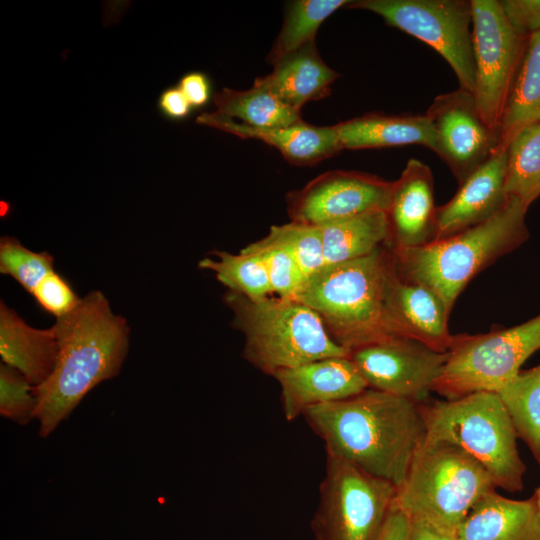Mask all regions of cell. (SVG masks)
Masks as SVG:
<instances>
[{
    "label": "cell",
    "mask_w": 540,
    "mask_h": 540,
    "mask_svg": "<svg viewBox=\"0 0 540 540\" xmlns=\"http://www.w3.org/2000/svg\"><path fill=\"white\" fill-rule=\"evenodd\" d=\"M349 357L368 388L423 403L433 392L448 352L396 337L354 349Z\"/></svg>",
    "instance_id": "obj_12"
},
{
    "label": "cell",
    "mask_w": 540,
    "mask_h": 540,
    "mask_svg": "<svg viewBox=\"0 0 540 540\" xmlns=\"http://www.w3.org/2000/svg\"><path fill=\"white\" fill-rule=\"evenodd\" d=\"M500 6L512 28L525 37L540 31V0H501Z\"/></svg>",
    "instance_id": "obj_36"
},
{
    "label": "cell",
    "mask_w": 540,
    "mask_h": 540,
    "mask_svg": "<svg viewBox=\"0 0 540 540\" xmlns=\"http://www.w3.org/2000/svg\"><path fill=\"white\" fill-rule=\"evenodd\" d=\"M215 258L205 257L198 267L211 270L220 283L232 293L259 300L273 293L262 257L246 247L238 254L213 251Z\"/></svg>",
    "instance_id": "obj_28"
},
{
    "label": "cell",
    "mask_w": 540,
    "mask_h": 540,
    "mask_svg": "<svg viewBox=\"0 0 540 540\" xmlns=\"http://www.w3.org/2000/svg\"><path fill=\"white\" fill-rule=\"evenodd\" d=\"M348 0H296L289 4L282 28L266 61L272 66L284 56L315 42L320 25Z\"/></svg>",
    "instance_id": "obj_30"
},
{
    "label": "cell",
    "mask_w": 540,
    "mask_h": 540,
    "mask_svg": "<svg viewBox=\"0 0 540 540\" xmlns=\"http://www.w3.org/2000/svg\"><path fill=\"white\" fill-rule=\"evenodd\" d=\"M387 301L403 337L419 341L435 351L448 352L454 338L448 327L450 312L431 289L402 278L394 257L388 273Z\"/></svg>",
    "instance_id": "obj_18"
},
{
    "label": "cell",
    "mask_w": 540,
    "mask_h": 540,
    "mask_svg": "<svg viewBox=\"0 0 540 540\" xmlns=\"http://www.w3.org/2000/svg\"><path fill=\"white\" fill-rule=\"evenodd\" d=\"M425 114L435 132L434 152L459 184L497 151L499 132L485 123L469 91L459 87L438 95Z\"/></svg>",
    "instance_id": "obj_14"
},
{
    "label": "cell",
    "mask_w": 540,
    "mask_h": 540,
    "mask_svg": "<svg viewBox=\"0 0 540 540\" xmlns=\"http://www.w3.org/2000/svg\"><path fill=\"white\" fill-rule=\"evenodd\" d=\"M54 259L47 252H34L25 248L14 237L0 239V272L13 277L27 292L54 271Z\"/></svg>",
    "instance_id": "obj_32"
},
{
    "label": "cell",
    "mask_w": 540,
    "mask_h": 540,
    "mask_svg": "<svg viewBox=\"0 0 540 540\" xmlns=\"http://www.w3.org/2000/svg\"><path fill=\"white\" fill-rule=\"evenodd\" d=\"M58 354L52 327L28 325L3 301L0 303V355L2 363L19 371L31 386L38 387L52 374Z\"/></svg>",
    "instance_id": "obj_21"
},
{
    "label": "cell",
    "mask_w": 540,
    "mask_h": 540,
    "mask_svg": "<svg viewBox=\"0 0 540 540\" xmlns=\"http://www.w3.org/2000/svg\"><path fill=\"white\" fill-rule=\"evenodd\" d=\"M409 540H456V538L422 521L411 520Z\"/></svg>",
    "instance_id": "obj_40"
},
{
    "label": "cell",
    "mask_w": 540,
    "mask_h": 540,
    "mask_svg": "<svg viewBox=\"0 0 540 540\" xmlns=\"http://www.w3.org/2000/svg\"><path fill=\"white\" fill-rule=\"evenodd\" d=\"M303 417L324 442L326 454L397 488L427 435L419 403L371 388L311 407Z\"/></svg>",
    "instance_id": "obj_1"
},
{
    "label": "cell",
    "mask_w": 540,
    "mask_h": 540,
    "mask_svg": "<svg viewBox=\"0 0 540 540\" xmlns=\"http://www.w3.org/2000/svg\"><path fill=\"white\" fill-rule=\"evenodd\" d=\"M225 300L244 334L245 359L266 374L350 353L331 337L320 316L295 298L251 300L228 292Z\"/></svg>",
    "instance_id": "obj_6"
},
{
    "label": "cell",
    "mask_w": 540,
    "mask_h": 540,
    "mask_svg": "<svg viewBox=\"0 0 540 540\" xmlns=\"http://www.w3.org/2000/svg\"><path fill=\"white\" fill-rule=\"evenodd\" d=\"M534 495L536 497L537 504H538V507H539V510H540V486L535 490Z\"/></svg>",
    "instance_id": "obj_41"
},
{
    "label": "cell",
    "mask_w": 540,
    "mask_h": 540,
    "mask_svg": "<svg viewBox=\"0 0 540 540\" xmlns=\"http://www.w3.org/2000/svg\"><path fill=\"white\" fill-rule=\"evenodd\" d=\"M427 439L455 444L488 471L496 487L523 489L526 466L515 426L496 392H475L456 399L419 403Z\"/></svg>",
    "instance_id": "obj_7"
},
{
    "label": "cell",
    "mask_w": 540,
    "mask_h": 540,
    "mask_svg": "<svg viewBox=\"0 0 540 540\" xmlns=\"http://www.w3.org/2000/svg\"><path fill=\"white\" fill-rule=\"evenodd\" d=\"M178 87L192 107H202L210 99V82L208 77L201 72L185 74L180 79Z\"/></svg>",
    "instance_id": "obj_37"
},
{
    "label": "cell",
    "mask_w": 540,
    "mask_h": 540,
    "mask_svg": "<svg viewBox=\"0 0 540 540\" xmlns=\"http://www.w3.org/2000/svg\"><path fill=\"white\" fill-rule=\"evenodd\" d=\"M540 349V314L520 325L484 334L454 335L433 391L447 400L498 393Z\"/></svg>",
    "instance_id": "obj_8"
},
{
    "label": "cell",
    "mask_w": 540,
    "mask_h": 540,
    "mask_svg": "<svg viewBox=\"0 0 540 540\" xmlns=\"http://www.w3.org/2000/svg\"><path fill=\"white\" fill-rule=\"evenodd\" d=\"M456 540H540V510L535 495L506 498L496 490L484 494L470 509Z\"/></svg>",
    "instance_id": "obj_20"
},
{
    "label": "cell",
    "mask_w": 540,
    "mask_h": 540,
    "mask_svg": "<svg viewBox=\"0 0 540 540\" xmlns=\"http://www.w3.org/2000/svg\"><path fill=\"white\" fill-rule=\"evenodd\" d=\"M201 125L234 134L243 139H256L276 148L290 164L311 166L343 150L334 125L315 126L304 121L272 129L245 126L215 112L201 113Z\"/></svg>",
    "instance_id": "obj_19"
},
{
    "label": "cell",
    "mask_w": 540,
    "mask_h": 540,
    "mask_svg": "<svg viewBox=\"0 0 540 540\" xmlns=\"http://www.w3.org/2000/svg\"><path fill=\"white\" fill-rule=\"evenodd\" d=\"M265 238L285 249L307 278L326 265L319 226L291 221L271 226Z\"/></svg>",
    "instance_id": "obj_31"
},
{
    "label": "cell",
    "mask_w": 540,
    "mask_h": 540,
    "mask_svg": "<svg viewBox=\"0 0 540 540\" xmlns=\"http://www.w3.org/2000/svg\"><path fill=\"white\" fill-rule=\"evenodd\" d=\"M386 215L391 249L418 247L435 239L437 207L428 165L415 158L408 160L400 177L392 181Z\"/></svg>",
    "instance_id": "obj_16"
},
{
    "label": "cell",
    "mask_w": 540,
    "mask_h": 540,
    "mask_svg": "<svg viewBox=\"0 0 540 540\" xmlns=\"http://www.w3.org/2000/svg\"><path fill=\"white\" fill-rule=\"evenodd\" d=\"M540 122V31L532 34L503 113L499 146L506 149L516 133L528 124Z\"/></svg>",
    "instance_id": "obj_26"
},
{
    "label": "cell",
    "mask_w": 540,
    "mask_h": 540,
    "mask_svg": "<svg viewBox=\"0 0 540 540\" xmlns=\"http://www.w3.org/2000/svg\"><path fill=\"white\" fill-rule=\"evenodd\" d=\"M518 437L540 465V364L520 371L499 392Z\"/></svg>",
    "instance_id": "obj_29"
},
{
    "label": "cell",
    "mask_w": 540,
    "mask_h": 540,
    "mask_svg": "<svg viewBox=\"0 0 540 540\" xmlns=\"http://www.w3.org/2000/svg\"><path fill=\"white\" fill-rule=\"evenodd\" d=\"M397 487L326 454L320 498L311 520L316 540H378Z\"/></svg>",
    "instance_id": "obj_9"
},
{
    "label": "cell",
    "mask_w": 540,
    "mask_h": 540,
    "mask_svg": "<svg viewBox=\"0 0 540 540\" xmlns=\"http://www.w3.org/2000/svg\"><path fill=\"white\" fill-rule=\"evenodd\" d=\"M346 7L373 12L390 26L432 47L453 69L459 87L474 93L471 1L358 0Z\"/></svg>",
    "instance_id": "obj_10"
},
{
    "label": "cell",
    "mask_w": 540,
    "mask_h": 540,
    "mask_svg": "<svg viewBox=\"0 0 540 540\" xmlns=\"http://www.w3.org/2000/svg\"><path fill=\"white\" fill-rule=\"evenodd\" d=\"M496 485L485 467L461 447L425 439L394 505L411 520L454 535L473 505Z\"/></svg>",
    "instance_id": "obj_5"
},
{
    "label": "cell",
    "mask_w": 540,
    "mask_h": 540,
    "mask_svg": "<svg viewBox=\"0 0 540 540\" xmlns=\"http://www.w3.org/2000/svg\"><path fill=\"white\" fill-rule=\"evenodd\" d=\"M326 265L370 255L387 246L389 226L385 210H373L319 226Z\"/></svg>",
    "instance_id": "obj_24"
},
{
    "label": "cell",
    "mask_w": 540,
    "mask_h": 540,
    "mask_svg": "<svg viewBox=\"0 0 540 540\" xmlns=\"http://www.w3.org/2000/svg\"><path fill=\"white\" fill-rule=\"evenodd\" d=\"M37 399L34 387L16 369L2 363L0 366V414L20 425L34 418Z\"/></svg>",
    "instance_id": "obj_34"
},
{
    "label": "cell",
    "mask_w": 540,
    "mask_h": 540,
    "mask_svg": "<svg viewBox=\"0 0 540 540\" xmlns=\"http://www.w3.org/2000/svg\"><path fill=\"white\" fill-rule=\"evenodd\" d=\"M528 207L507 197L494 216L476 226L418 247L390 248L397 272L405 280L431 289L451 312L462 290L479 272L529 238Z\"/></svg>",
    "instance_id": "obj_4"
},
{
    "label": "cell",
    "mask_w": 540,
    "mask_h": 540,
    "mask_svg": "<svg viewBox=\"0 0 540 540\" xmlns=\"http://www.w3.org/2000/svg\"><path fill=\"white\" fill-rule=\"evenodd\" d=\"M338 77L321 58L316 42H312L281 58L271 73L257 77L254 82L301 111L307 102L327 97Z\"/></svg>",
    "instance_id": "obj_22"
},
{
    "label": "cell",
    "mask_w": 540,
    "mask_h": 540,
    "mask_svg": "<svg viewBox=\"0 0 540 540\" xmlns=\"http://www.w3.org/2000/svg\"><path fill=\"white\" fill-rule=\"evenodd\" d=\"M246 248L262 257L273 293L279 297L295 298L301 292L308 278L285 249L265 237Z\"/></svg>",
    "instance_id": "obj_33"
},
{
    "label": "cell",
    "mask_w": 540,
    "mask_h": 540,
    "mask_svg": "<svg viewBox=\"0 0 540 540\" xmlns=\"http://www.w3.org/2000/svg\"><path fill=\"white\" fill-rule=\"evenodd\" d=\"M506 150V197L530 206L540 196V122L521 128Z\"/></svg>",
    "instance_id": "obj_27"
},
{
    "label": "cell",
    "mask_w": 540,
    "mask_h": 540,
    "mask_svg": "<svg viewBox=\"0 0 540 540\" xmlns=\"http://www.w3.org/2000/svg\"><path fill=\"white\" fill-rule=\"evenodd\" d=\"M411 519L393 505L378 540H409Z\"/></svg>",
    "instance_id": "obj_39"
},
{
    "label": "cell",
    "mask_w": 540,
    "mask_h": 540,
    "mask_svg": "<svg viewBox=\"0 0 540 540\" xmlns=\"http://www.w3.org/2000/svg\"><path fill=\"white\" fill-rule=\"evenodd\" d=\"M31 294L45 311L56 318L70 313L81 301L66 280L55 271L43 277Z\"/></svg>",
    "instance_id": "obj_35"
},
{
    "label": "cell",
    "mask_w": 540,
    "mask_h": 540,
    "mask_svg": "<svg viewBox=\"0 0 540 540\" xmlns=\"http://www.w3.org/2000/svg\"><path fill=\"white\" fill-rule=\"evenodd\" d=\"M213 99L215 113L252 128H281L303 121L301 111L256 82L247 90L223 88Z\"/></svg>",
    "instance_id": "obj_25"
},
{
    "label": "cell",
    "mask_w": 540,
    "mask_h": 540,
    "mask_svg": "<svg viewBox=\"0 0 540 540\" xmlns=\"http://www.w3.org/2000/svg\"><path fill=\"white\" fill-rule=\"evenodd\" d=\"M392 260L390 248L382 246L365 257L325 265L307 279L295 299L313 309L331 337L349 352L403 337L387 301Z\"/></svg>",
    "instance_id": "obj_3"
},
{
    "label": "cell",
    "mask_w": 540,
    "mask_h": 540,
    "mask_svg": "<svg viewBox=\"0 0 540 540\" xmlns=\"http://www.w3.org/2000/svg\"><path fill=\"white\" fill-rule=\"evenodd\" d=\"M272 376L280 385L287 421L303 416L311 407L341 401L368 388L349 355L312 361Z\"/></svg>",
    "instance_id": "obj_15"
},
{
    "label": "cell",
    "mask_w": 540,
    "mask_h": 540,
    "mask_svg": "<svg viewBox=\"0 0 540 540\" xmlns=\"http://www.w3.org/2000/svg\"><path fill=\"white\" fill-rule=\"evenodd\" d=\"M392 182L378 176L335 170L325 172L286 196L292 221L322 226L388 207Z\"/></svg>",
    "instance_id": "obj_13"
},
{
    "label": "cell",
    "mask_w": 540,
    "mask_h": 540,
    "mask_svg": "<svg viewBox=\"0 0 540 540\" xmlns=\"http://www.w3.org/2000/svg\"><path fill=\"white\" fill-rule=\"evenodd\" d=\"M474 98L485 123L499 132L529 37L517 33L498 0H471Z\"/></svg>",
    "instance_id": "obj_11"
},
{
    "label": "cell",
    "mask_w": 540,
    "mask_h": 540,
    "mask_svg": "<svg viewBox=\"0 0 540 540\" xmlns=\"http://www.w3.org/2000/svg\"><path fill=\"white\" fill-rule=\"evenodd\" d=\"M506 149H497L487 162L459 184V189L447 203L437 207L434 240L485 222L503 207L507 200Z\"/></svg>",
    "instance_id": "obj_17"
},
{
    "label": "cell",
    "mask_w": 540,
    "mask_h": 540,
    "mask_svg": "<svg viewBox=\"0 0 540 540\" xmlns=\"http://www.w3.org/2000/svg\"><path fill=\"white\" fill-rule=\"evenodd\" d=\"M158 108L165 117L180 120L187 117L193 107L179 87H170L159 96Z\"/></svg>",
    "instance_id": "obj_38"
},
{
    "label": "cell",
    "mask_w": 540,
    "mask_h": 540,
    "mask_svg": "<svg viewBox=\"0 0 540 540\" xmlns=\"http://www.w3.org/2000/svg\"><path fill=\"white\" fill-rule=\"evenodd\" d=\"M343 149L418 144L435 150V132L424 115L369 113L334 125Z\"/></svg>",
    "instance_id": "obj_23"
},
{
    "label": "cell",
    "mask_w": 540,
    "mask_h": 540,
    "mask_svg": "<svg viewBox=\"0 0 540 540\" xmlns=\"http://www.w3.org/2000/svg\"><path fill=\"white\" fill-rule=\"evenodd\" d=\"M58 344L55 368L34 388V418L47 438L99 383L117 376L129 346L125 318L112 312L101 291L88 293L52 326Z\"/></svg>",
    "instance_id": "obj_2"
}]
</instances>
